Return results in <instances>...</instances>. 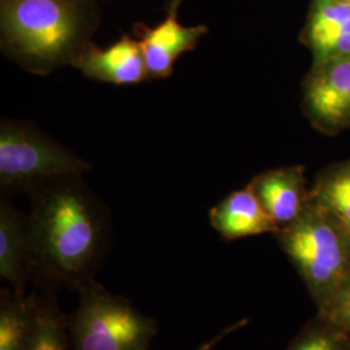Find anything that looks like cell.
<instances>
[{
    "label": "cell",
    "mask_w": 350,
    "mask_h": 350,
    "mask_svg": "<svg viewBox=\"0 0 350 350\" xmlns=\"http://www.w3.org/2000/svg\"><path fill=\"white\" fill-rule=\"evenodd\" d=\"M321 317L331 321L350 334V275L335 295L319 308Z\"/></svg>",
    "instance_id": "obj_17"
},
{
    "label": "cell",
    "mask_w": 350,
    "mask_h": 350,
    "mask_svg": "<svg viewBox=\"0 0 350 350\" xmlns=\"http://www.w3.org/2000/svg\"><path fill=\"white\" fill-rule=\"evenodd\" d=\"M72 66L90 79L114 85H134L148 78L139 40L124 37L105 49L88 44Z\"/></svg>",
    "instance_id": "obj_8"
},
{
    "label": "cell",
    "mask_w": 350,
    "mask_h": 350,
    "mask_svg": "<svg viewBox=\"0 0 350 350\" xmlns=\"http://www.w3.org/2000/svg\"><path fill=\"white\" fill-rule=\"evenodd\" d=\"M250 186L280 228L292 224L310 200L301 166H284L265 172L257 175Z\"/></svg>",
    "instance_id": "obj_9"
},
{
    "label": "cell",
    "mask_w": 350,
    "mask_h": 350,
    "mask_svg": "<svg viewBox=\"0 0 350 350\" xmlns=\"http://www.w3.org/2000/svg\"><path fill=\"white\" fill-rule=\"evenodd\" d=\"M310 201L350 237V160L319 176L310 191Z\"/></svg>",
    "instance_id": "obj_14"
},
{
    "label": "cell",
    "mask_w": 350,
    "mask_h": 350,
    "mask_svg": "<svg viewBox=\"0 0 350 350\" xmlns=\"http://www.w3.org/2000/svg\"><path fill=\"white\" fill-rule=\"evenodd\" d=\"M36 292V323L27 350H72L68 317L62 312L57 289L38 284Z\"/></svg>",
    "instance_id": "obj_12"
},
{
    "label": "cell",
    "mask_w": 350,
    "mask_h": 350,
    "mask_svg": "<svg viewBox=\"0 0 350 350\" xmlns=\"http://www.w3.org/2000/svg\"><path fill=\"white\" fill-rule=\"evenodd\" d=\"M90 163L25 122L3 121L0 127V185L29 189L39 182L79 176Z\"/></svg>",
    "instance_id": "obj_5"
},
{
    "label": "cell",
    "mask_w": 350,
    "mask_h": 350,
    "mask_svg": "<svg viewBox=\"0 0 350 350\" xmlns=\"http://www.w3.org/2000/svg\"><path fill=\"white\" fill-rule=\"evenodd\" d=\"M0 276L17 295H25L29 270V237L26 215L8 201L0 204Z\"/></svg>",
    "instance_id": "obj_11"
},
{
    "label": "cell",
    "mask_w": 350,
    "mask_h": 350,
    "mask_svg": "<svg viewBox=\"0 0 350 350\" xmlns=\"http://www.w3.org/2000/svg\"><path fill=\"white\" fill-rule=\"evenodd\" d=\"M350 18V3L345 0H314L306 27V40L342 25Z\"/></svg>",
    "instance_id": "obj_16"
},
{
    "label": "cell",
    "mask_w": 350,
    "mask_h": 350,
    "mask_svg": "<svg viewBox=\"0 0 350 350\" xmlns=\"http://www.w3.org/2000/svg\"><path fill=\"white\" fill-rule=\"evenodd\" d=\"M213 228L227 240L278 234L280 227L267 214L250 185L231 192L209 212Z\"/></svg>",
    "instance_id": "obj_10"
},
{
    "label": "cell",
    "mask_w": 350,
    "mask_h": 350,
    "mask_svg": "<svg viewBox=\"0 0 350 350\" xmlns=\"http://www.w3.org/2000/svg\"><path fill=\"white\" fill-rule=\"evenodd\" d=\"M247 323V321H240L235 325H230V327H226L224 328L219 334H217L214 338H209L206 342L201 344L200 347H198L195 350H213L221 341H224L228 335H231L234 331H237L239 328H241L243 325Z\"/></svg>",
    "instance_id": "obj_18"
},
{
    "label": "cell",
    "mask_w": 350,
    "mask_h": 350,
    "mask_svg": "<svg viewBox=\"0 0 350 350\" xmlns=\"http://www.w3.org/2000/svg\"><path fill=\"white\" fill-rule=\"evenodd\" d=\"M288 350H350L349 332L321 317L308 327Z\"/></svg>",
    "instance_id": "obj_15"
},
{
    "label": "cell",
    "mask_w": 350,
    "mask_h": 350,
    "mask_svg": "<svg viewBox=\"0 0 350 350\" xmlns=\"http://www.w3.org/2000/svg\"><path fill=\"white\" fill-rule=\"evenodd\" d=\"M91 24L79 0H1V44L27 72L73 65L88 47Z\"/></svg>",
    "instance_id": "obj_2"
},
{
    "label": "cell",
    "mask_w": 350,
    "mask_h": 350,
    "mask_svg": "<svg viewBox=\"0 0 350 350\" xmlns=\"http://www.w3.org/2000/svg\"><path fill=\"white\" fill-rule=\"evenodd\" d=\"M304 112L325 134L350 129V55L313 66L304 86Z\"/></svg>",
    "instance_id": "obj_6"
},
{
    "label": "cell",
    "mask_w": 350,
    "mask_h": 350,
    "mask_svg": "<svg viewBox=\"0 0 350 350\" xmlns=\"http://www.w3.org/2000/svg\"><path fill=\"white\" fill-rule=\"evenodd\" d=\"M29 270L37 284L79 289L95 280L109 243L99 200L78 176L39 182L27 189Z\"/></svg>",
    "instance_id": "obj_1"
},
{
    "label": "cell",
    "mask_w": 350,
    "mask_h": 350,
    "mask_svg": "<svg viewBox=\"0 0 350 350\" xmlns=\"http://www.w3.org/2000/svg\"><path fill=\"white\" fill-rule=\"evenodd\" d=\"M275 235L318 308H322L350 275L349 237L310 200Z\"/></svg>",
    "instance_id": "obj_3"
},
{
    "label": "cell",
    "mask_w": 350,
    "mask_h": 350,
    "mask_svg": "<svg viewBox=\"0 0 350 350\" xmlns=\"http://www.w3.org/2000/svg\"><path fill=\"white\" fill-rule=\"evenodd\" d=\"M349 240H350V237H349Z\"/></svg>",
    "instance_id": "obj_20"
},
{
    "label": "cell",
    "mask_w": 350,
    "mask_h": 350,
    "mask_svg": "<svg viewBox=\"0 0 350 350\" xmlns=\"http://www.w3.org/2000/svg\"><path fill=\"white\" fill-rule=\"evenodd\" d=\"M36 323V292H3L0 301V350H27Z\"/></svg>",
    "instance_id": "obj_13"
},
{
    "label": "cell",
    "mask_w": 350,
    "mask_h": 350,
    "mask_svg": "<svg viewBox=\"0 0 350 350\" xmlns=\"http://www.w3.org/2000/svg\"><path fill=\"white\" fill-rule=\"evenodd\" d=\"M78 293L68 317L72 350H148L159 331L153 318L95 280Z\"/></svg>",
    "instance_id": "obj_4"
},
{
    "label": "cell",
    "mask_w": 350,
    "mask_h": 350,
    "mask_svg": "<svg viewBox=\"0 0 350 350\" xmlns=\"http://www.w3.org/2000/svg\"><path fill=\"white\" fill-rule=\"evenodd\" d=\"M345 1H349V3H350V0H345Z\"/></svg>",
    "instance_id": "obj_19"
},
{
    "label": "cell",
    "mask_w": 350,
    "mask_h": 350,
    "mask_svg": "<svg viewBox=\"0 0 350 350\" xmlns=\"http://www.w3.org/2000/svg\"><path fill=\"white\" fill-rule=\"evenodd\" d=\"M173 0L167 17L154 27L139 26L138 37L150 78H166L173 73L175 62L193 50L208 31L206 26H185L178 21V5Z\"/></svg>",
    "instance_id": "obj_7"
}]
</instances>
